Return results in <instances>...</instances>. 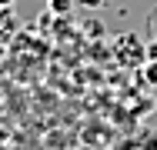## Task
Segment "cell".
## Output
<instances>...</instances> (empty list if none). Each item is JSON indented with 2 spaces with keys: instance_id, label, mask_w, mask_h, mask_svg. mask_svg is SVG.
<instances>
[{
  "instance_id": "6da1fadb",
  "label": "cell",
  "mask_w": 157,
  "mask_h": 150,
  "mask_svg": "<svg viewBox=\"0 0 157 150\" xmlns=\"http://www.w3.org/2000/svg\"><path fill=\"white\" fill-rule=\"evenodd\" d=\"M114 60L124 63V67H144L147 43H144L137 33H121V37L114 40Z\"/></svg>"
},
{
  "instance_id": "7a4b0ae2",
  "label": "cell",
  "mask_w": 157,
  "mask_h": 150,
  "mask_svg": "<svg viewBox=\"0 0 157 150\" xmlns=\"http://www.w3.org/2000/svg\"><path fill=\"white\" fill-rule=\"evenodd\" d=\"M144 80H147L151 87H157V60H154V57L144 60Z\"/></svg>"
},
{
  "instance_id": "5b68a950",
  "label": "cell",
  "mask_w": 157,
  "mask_h": 150,
  "mask_svg": "<svg viewBox=\"0 0 157 150\" xmlns=\"http://www.w3.org/2000/svg\"><path fill=\"white\" fill-rule=\"evenodd\" d=\"M107 0H84V7H104Z\"/></svg>"
},
{
  "instance_id": "8992f818",
  "label": "cell",
  "mask_w": 157,
  "mask_h": 150,
  "mask_svg": "<svg viewBox=\"0 0 157 150\" xmlns=\"http://www.w3.org/2000/svg\"><path fill=\"white\" fill-rule=\"evenodd\" d=\"M7 7H13V0H0V10H7Z\"/></svg>"
},
{
  "instance_id": "277c9868",
  "label": "cell",
  "mask_w": 157,
  "mask_h": 150,
  "mask_svg": "<svg viewBox=\"0 0 157 150\" xmlns=\"http://www.w3.org/2000/svg\"><path fill=\"white\" fill-rule=\"evenodd\" d=\"M84 30H87V37H100L104 33V24L100 20H90V24H84Z\"/></svg>"
},
{
  "instance_id": "3957f363",
  "label": "cell",
  "mask_w": 157,
  "mask_h": 150,
  "mask_svg": "<svg viewBox=\"0 0 157 150\" xmlns=\"http://www.w3.org/2000/svg\"><path fill=\"white\" fill-rule=\"evenodd\" d=\"M47 3L54 13H70V7H74V0H47Z\"/></svg>"
}]
</instances>
